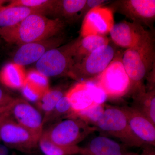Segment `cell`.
<instances>
[{"instance_id": "5b68a950", "label": "cell", "mask_w": 155, "mask_h": 155, "mask_svg": "<svg viewBox=\"0 0 155 155\" xmlns=\"http://www.w3.org/2000/svg\"><path fill=\"white\" fill-rule=\"evenodd\" d=\"M95 127L97 130L118 139L126 146L143 147L131 131L121 107L105 105L104 114Z\"/></svg>"}, {"instance_id": "2e32d148", "label": "cell", "mask_w": 155, "mask_h": 155, "mask_svg": "<svg viewBox=\"0 0 155 155\" xmlns=\"http://www.w3.org/2000/svg\"><path fill=\"white\" fill-rule=\"evenodd\" d=\"M87 0H54L50 14L54 19L63 20L67 23L79 20L80 11Z\"/></svg>"}, {"instance_id": "30bf717a", "label": "cell", "mask_w": 155, "mask_h": 155, "mask_svg": "<svg viewBox=\"0 0 155 155\" xmlns=\"http://www.w3.org/2000/svg\"><path fill=\"white\" fill-rule=\"evenodd\" d=\"M3 114L40 138L43 132V117L26 100L14 99L8 109Z\"/></svg>"}, {"instance_id": "9a60e30c", "label": "cell", "mask_w": 155, "mask_h": 155, "mask_svg": "<svg viewBox=\"0 0 155 155\" xmlns=\"http://www.w3.org/2000/svg\"><path fill=\"white\" fill-rule=\"evenodd\" d=\"M121 108L126 115L131 131L143 147H155V125L130 106H123Z\"/></svg>"}, {"instance_id": "d6986e66", "label": "cell", "mask_w": 155, "mask_h": 155, "mask_svg": "<svg viewBox=\"0 0 155 155\" xmlns=\"http://www.w3.org/2000/svg\"><path fill=\"white\" fill-rule=\"evenodd\" d=\"M130 107L144 115L155 125V89L132 95Z\"/></svg>"}, {"instance_id": "ffe728a7", "label": "cell", "mask_w": 155, "mask_h": 155, "mask_svg": "<svg viewBox=\"0 0 155 155\" xmlns=\"http://www.w3.org/2000/svg\"><path fill=\"white\" fill-rule=\"evenodd\" d=\"M124 148L117 142L105 136H98L82 148L81 155H103L124 150Z\"/></svg>"}, {"instance_id": "d590c367", "label": "cell", "mask_w": 155, "mask_h": 155, "mask_svg": "<svg viewBox=\"0 0 155 155\" xmlns=\"http://www.w3.org/2000/svg\"><path fill=\"white\" fill-rule=\"evenodd\" d=\"M1 38H0V44H1Z\"/></svg>"}, {"instance_id": "d6a6232c", "label": "cell", "mask_w": 155, "mask_h": 155, "mask_svg": "<svg viewBox=\"0 0 155 155\" xmlns=\"http://www.w3.org/2000/svg\"><path fill=\"white\" fill-rule=\"evenodd\" d=\"M126 153H125V150L120 151L116 152L111 153H110L106 154L103 155H124Z\"/></svg>"}, {"instance_id": "e0dca14e", "label": "cell", "mask_w": 155, "mask_h": 155, "mask_svg": "<svg viewBox=\"0 0 155 155\" xmlns=\"http://www.w3.org/2000/svg\"><path fill=\"white\" fill-rule=\"evenodd\" d=\"M26 75L22 66L13 63L5 64L0 71V82L12 89H21L24 86Z\"/></svg>"}, {"instance_id": "7402d4cb", "label": "cell", "mask_w": 155, "mask_h": 155, "mask_svg": "<svg viewBox=\"0 0 155 155\" xmlns=\"http://www.w3.org/2000/svg\"><path fill=\"white\" fill-rule=\"evenodd\" d=\"M38 147L45 155H75L80 154L82 148L78 146H64L50 141L42 133L39 140Z\"/></svg>"}, {"instance_id": "484cf974", "label": "cell", "mask_w": 155, "mask_h": 155, "mask_svg": "<svg viewBox=\"0 0 155 155\" xmlns=\"http://www.w3.org/2000/svg\"><path fill=\"white\" fill-rule=\"evenodd\" d=\"M25 82L29 84L43 94L50 89L48 78L40 73L36 69L31 70L26 74Z\"/></svg>"}, {"instance_id": "7c38bea8", "label": "cell", "mask_w": 155, "mask_h": 155, "mask_svg": "<svg viewBox=\"0 0 155 155\" xmlns=\"http://www.w3.org/2000/svg\"><path fill=\"white\" fill-rule=\"evenodd\" d=\"M114 25V13L111 8L99 6L91 9L83 18L80 29L81 38L89 35H105Z\"/></svg>"}, {"instance_id": "3957f363", "label": "cell", "mask_w": 155, "mask_h": 155, "mask_svg": "<svg viewBox=\"0 0 155 155\" xmlns=\"http://www.w3.org/2000/svg\"><path fill=\"white\" fill-rule=\"evenodd\" d=\"M80 39L49 50L36 62L37 71L48 78L67 75L74 65Z\"/></svg>"}, {"instance_id": "52a82bcc", "label": "cell", "mask_w": 155, "mask_h": 155, "mask_svg": "<svg viewBox=\"0 0 155 155\" xmlns=\"http://www.w3.org/2000/svg\"><path fill=\"white\" fill-rule=\"evenodd\" d=\"M97 130L96 128L76 117H68L53 125L43 131L49 140L59 145L77 146L88 135Z\"/></svg>"}, {"instance_id": "4fadbf2b", "label": "cell", "mask_w": 155, "mask_h": 155, "mask_svg": "<svg viewBox=\"0 0 155 155\" xmlns=\"http://www.w3.org/2000/svg\"><path fill=\"white\" fill-rule=\"evenodd\" d=\"M65 39L60 35L19 46L13 58L14 63L24 67L38 61L49 50L61 46Z\"/></svg>"}, {"instance_id": "7a4b0ae2", "label": "cell", "mask_w": 155, "mask_h": 155, "mask_svg": "<svg viewBox=\"0 0 155 155\" xmlns=\"http://www.w3.org/2000/svg\"><path fill=\"white\" fill-rule=\"evenodd\" d=\"M122 61L130 78L129 94L146 91L144 81L155 65V40L151 35L134 47L122 54Z\"/></svg>"}, {"instance_id": "e575fe53", "label": "cell", "mask_w": 155, "mask_h": 155, "mask_svg": "<svg viewBox=\"0 0 155 155\" xmlns=\"http://www.w3.org/2000/svg\"><path fill=\"white\" fill-rule=\"evenodd\" d=\"M124 155H139L138 154L136 153H126Z\"/></svg>"}, {"instance_id": "5bb4252c", "label": "cell", "mask_w": 155, "mask_h": 155, "mask_svg": "<svg viewBox=\"0 0 155 155\" xmlns=\"http://www.w3.org/2000/svg\"><path fill=\"white\" fill-rule=\"evenodd\" d=\"M110 34L115 44L127 49L134 47L151 35L140 24L125 20L114 24Z\"/></svg>"}, {"instance_id": "6da1fadb", "label": "cell", "mask_w": 155, "mask_h": 155, "mask_svg": "<svg viewBox=\"0 0 155 155\" xmlns=\"http://www.w3.org/2000/svg\"><path fill=\"white\" fill-rule=\"evenodd\" d=\"M66 25L61 19L31 14L17 25L0 28V38L8 43L20 46L60 35Z\"/></svg>"}, {"instance_id": "ba28073f", "label": "cell", "mask_w": 155, "mask_h": 155, "mask_svg": "<svg viewBox=\"0 0 155 155\" xmlns=\"http://www.w3.org/2000/svg\"><path fill=\"white\" fill-rule=\"evenodd\" d=\"M0 140L7 147L31 153L38 148L39 139L6 115H0Z\"/></svg>"}, {"instance_id": "4316f807", "label": "cell", "mask_w": 155, "mask_h": 155, "mask_svg": "<svg viewBox=\"0 0 155 155\" xmlns=\"http://www.w3.org/2000/svg\"><path fill=\"white\" fill-rule=\"evenodd\" d=\"M72 114L71 104L64 95L57 103L52 112L45 119L44 124L48 121L55 120L62 116H65V118H68L72 116Z\"/></svg>"}, {"instance_id": "1f68e13d", "label": "cell", "mask_w": 155, "mask_h": 155, "mask_svg": "<svg viewBox=\"0 0 155 155\" xmlns=\"http://www.w3.org/2000/svg\"><path fill=\"white\" fill-rule=\"evenodd\" d=\"M9 150L5 144H0V155H8Z\"/></svg>"}, {"instance_id": "d4e9b609", "label": "cell", "mask_w": 155, "mask_h": 155, "mask_svg": "<svg viewBox=\"0 0 155 155\" xmlns=\"http://www.w3.org/2000/svg\"><path fill=\"white\" fill-rule=\"evenodd\" d=\"M105 107L104 104L96 105L81 111L72 117L81 119L87 124L95 127L104 114Z\"/></svg>"}, {"instance_id": "603a6c76", "label": "cell", "mask_w": 155, "mask_h": 155, "mask_svg": "<svg viewBox=\"0 0 155 155\" xmlns=\"http://www.w3.org/2000/svg\"><path fill=\"white\" fill-rule=\"evenodd\" d=\"M65 93L60 88L49 89L37 102L38 107L44 113V121L52 112L57 103Z\"/></svg>"}, {"instance_id": "f546056e", "label": "cell", "mask_w": 155, "mask_h": 155, "mask_svg": "<svg viewBox=\"0 0 155 155\" xmlns=\"http://www.w3.org/2000/svg\"><path fill=\"white\" fill-rule=\"evenodd\" d=\"M14 99L0 86V115L5 113Z\"/></svg>"}, {"instance_id": "836d02e7", "label": "cell", "mask_w": 155, "mask_h": 155, "mask_svg": "<svg viewBox=\"0 0 155 155\" xmlns=\"http://www.w3.org/2000/svg\"><path fill=\"white\" fill-rule=\"evenodd\" d=\"M7 2H8V1H5V0H0V8H1L2 6L4 5V4L5 3Z\"/></svg>"}, {"instance_id": "9c48e42d", "label": "cell", "mask_w": 155, "mask_h": 155, "mask_svg": "<svg viewBox=\"0 0 155 155\" xmlns=\"http://www.w3.org/2000/svg\"><path fill=\"white\" fill-rule=\"evenodd\" d=\"M72 107L70 117L93 106L104 104L107 97L93 80L81 81L65 93Z\"/></svg>"}, {"instance_id": "ac0fdd59", "label": "cell", "mask_w": 155, "mask_h": 155, "mask_svg": "<svg viewBox=\"0 0 155 155\" xmlns=\"http://www.w3.org/2000/svg\"><path fill=\"white\" fill-rule=\"evenodd\" d=\"M33 14H42L39 11L25 7H11L8 5L2 6L0 8V28L17 25L26 17Z\"/></svg>"}, {"instance_id": "4dcf8cb0", "label": "cell", "mask_w": 155, "mask_h": 155, "mask_svg": "<svg viewBox=\"0 0 155 155\" xmlns=\"http://www.w3.org/2000/svg\"><path fill=\"white\" fill-rule=\"evenodd\" d=\"M140 154L139 155H155V151L153 147L145 146Z\"/></svg>"}, {"instance_id": "cb8c5ba5", "label": "cell", "mask_w": 155, "mask_h": 155, "mask_svg": "<svg viewBox=\"0 0 155 155\" xmlns=\"http://www.w3.org/2000/svg\"><path fill=\"white\" fill-rule=\"evenodd\" d=\"M9 6L25 7L39 11L45 16L50 14L54 0H13L9 1Z\"/></svg>"}, {"instance_id": "44dd1931", "label": "cell", "mask_w": 155, "mask_h": 155, "mask_svg": "<svg viewBox=\"0 0 155 155\" xmlns=\"http://www.w3.org/2000/svg\"><path fill=\"white\" fill-rule=\"evenodd\" d=\"M109 38L105 35H89L83 38H81L74 59V64L98 48L109 44Z\"/></svg>"}, {"instance_id": "8992f818", "label": "cell", "mask_w": 155, "mask_h": 155, "mask_svg": "<svg viewBox=\"0 0 155 155\" xmlns=\"http://www.w3.org/2000/svg\"><path fill=\"white\" fill-rule=\"evenodd\" d=\"M116 54L115 48L109 44L101 47L74 64L67 75L79 82L94 80L107 68Z\"/></svg>"}, {"instance_id": "8fae6325", "label": "cell", "mask_w": 155, "mask_h": 155, "mask_svg": "<svg viewBox=\"0 0 155 155\" xmlns=\"http://www.w3.org/2000/svg\"><path fill=\"white\" fill-rule=\"evenodd\" d=\"M113 9L134 22L152 28L155 20V0H120Z\"/></svg>"}, {"instance_id": "83f0119b", "label": "cell", "mask_w": 155, "mask_h": 155, "mask_svg": "<svg viewBox=\"0 0 155 155\" xmlns=\"http://www.w3.org/2000/svg\"><path fill=\"white\" fill-rule=\"evenodd\" d=\"M22 95L28 101L37 102L40 99L42 94L29 84L25 82L24 86L21 89Z\"/></svg>"}, {"instance_id": "f1b7e54d", "label": "cell", "mask_w": 155, "mask_h": 155, "mask_svg": "<svg viewBox=\"0 0 155 155\" xmlns=\"http://www.w3.org/2000/svg\"><path fill=\"white\" fill-rule=\"evenodd\" d=\"M110 1L105 0H87L84 6L80 11L79 15V20L81 19H83L86 14L91 9L97 7L103 6L106 3L109 2Z\"/></svg>"}, {"instance_id": "277c9868", "label": "cell", "mask_w": 155, "mask_h": 155, "mask_svg": "<svg viewBox=\"0 0 155 155\" xmlns=\"http://www.w3.org/2000/svg\"><path fill=\"white\" fill-rule=\"evenodd\" d=\"M122 54L117 53L107 68L92 80L107 98L119 99L130 91V78L122 63Z\"/></svg>"}, {"instance_id": "8d00e7d4", "label": "cell", "mask_w": 155, "mask_h": 155, "mask_svg": "<svg viewBox=\"0 0 155 155\" xmlns=\"http://www.w3.org/2000/svg\"><path fill=\"white\" fill-rule=\"evenodd\" d=\"M13 155H16L15 154V153H14V154H13Z\"/></svg>"}]
</instances>
